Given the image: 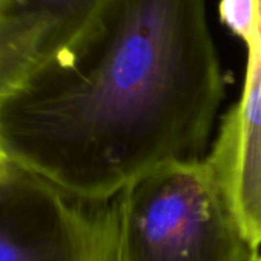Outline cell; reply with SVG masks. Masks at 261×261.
Instances as JSON below:
<instances>
[{
  "instance_id": "obj_1",
  "label": "cell",
  "mask_w": 261,
  "mask_h": 261,
  "mask_svg": "<svg viewBox=\"0 0 261 261\" xmlns=\"http://www.w3.org/2000/svg\"><path fill=\"white\" fill-rule=\"evenodd\" d=\"M223 94L206 0H108L74 48L0 100V148L109 201L157 165L198 159Z\"/></svg>"
},
{
  "instance_id": "obj_2",
  "label": "cell",
  "mask_w": 261,
  "mask_h": 261,
  "mask_svg": "<svg viewBox=\"0 0 261 261\" xmlns=\"http://www.w3.org/2000/svg\"><path fill=\"white\" fill-rule=\"evenodd\" d=\"M117 197L115 261H252L256 253L207 159L157 165Z\"/></svg>"
},
{
  "instance_id": "obj_3",
  "label": "cell",
  "mask_w": 261,
  "mask_h": 261,
  "mask_svg": "<svg viewBox=\"0 0 261 261\" xmlns=\"http://www.w3.org/2000/svg\"><path fill=\"white\" fill-rule=\"evenodd\" d=\"M115 200L95 201L8 162L0 168V261H115Z\"/></svg>"
},
{
  "instance_id": "obj_4",
  "label": "cell",
  "mask_w": 261,
  "mask_h": 261,
  "mask_svg": "<svg viewBox=\"0 0 261 261\" xmlns=\"http://www.w3.org/2000/svg\"><path fill=\"white\" fill-rule=\"evenodd\" d=\"M224 22L246 42L240 100L223 117L206 157L221 180L255 249L261 246V0H224Z\"/></svg>"
},
{
  "instance_id": "obj_5",
  "label": "cell",
  "mask_w": 261,
  "mask_h": 261,
  "mask_svg": "<svg viewBox=\"0 0 261 261\" xmlns=\"http://www.w3.org/2000/svg\"><path fill=\"white\" fill-rule=\"evenodd\" d=\"M108 0H0V100L74 48Z\"/></svg>"
},
{
  "instance_id": "obj_6",
  "label": "cell",
  "mask_w": 261,
  "mask_h": 261,
  "mask_svg": "<svg viewBox=\"0 0 261 261\" xmlns=\"http://www.w3.org/2000/svg\"><path fill=\"white\" fill-rule=\"evenodd\" d=\"M8 162H10V160H8V159H7V155L4 154L2 148H0V168H4Z\"/></svg>"
},
{
  "instance_id": "obj_7",
  "label": "cell",
  "mask_w": 261,
  "mask_h": 261,
  "mask_svg": "<svg viewBox=\"0 0 261 261\" xmlns=\"http://www.w3.org/2000/svg\"><path fill=\"white\" fill-rule=\"evenodd\" d=\"M252 261H261V250H259V253H255V256H253Z\"/></svg>"
}]
</instances>
